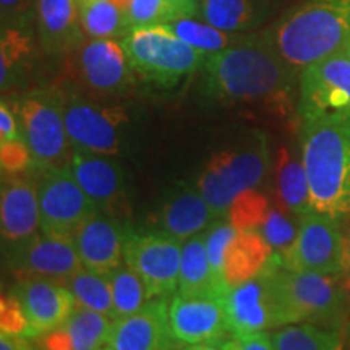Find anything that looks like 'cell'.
Segmentation results:
<instances>
[{"label": "cell", "instance_id": "7", "mask_svg": "<svg viewBox=\"0 0 350 350\" xmlns=\"http://www.w3.org/2000/svg\"><path fill=\"white\" fill-rule=\"evenodd\" d=\"M12 107L18 120L21 142L33 156V169L68 164L73 148L65 126L64 94L33 91L16 99Z\"/></svg>", "mask_w": 350, "mask_h": 350}, {"label": "cell", "instance_id": "35", "mask_svg": "<svg viewBox=\"0 0 350 350\" xmlns=\"http://www.w3.org/2000/svg\"><path fill=\"white\" fill-rule=\"evenodd\" d=\"M299 221L300 217L287 211L282 204H279V206L271 204L265 221L256 230L268 240L275 255H282L294 243L297 232H299Z\"/></svg>", "mask_w": 350, "mask_h": 350}, {"label": "cell", "instance_id": "49", "mask_svg": "<svg viewBox=\"0 0 350 350\" xmlns=\"http://www.w3.org/2000/svg\"><path fill=\"white\" fill-rule=\"evenodd\" d=\"M112 2H113V3H116V5H117V7H119V8H122V10H124V12H125V8H126V7H129L130 0H112Z\"/></svg>", "mask_w": 350, "mask_h": 350}, {"label": "cell", "instance_id": "38", "mask_svg": "<svg viewBox=\"0 0 350 350\" xmlns=\"http://www.w3.org/2000/svg\"><path fill=\"white\" fill-rule=\"evenodd\" d=\"M237 232L239 229H235L227 217H217L216 221H214L213 224L206 229V248H208L209 261H211L214 273H216L224 282H226L224 279L226 253L232 242V239L237 235Z\"/></svg>", "mask_w": 350, "mask_h": 350}, {"label": "cell", "instance_id": "10", "mask_svg": "<svg viewBox=\"0 0 350 350\" xmlns=\"http://www.w3.org/2000/svg\"><path fill=\"white\" fill-rule=\"evenodd\" d=\"M64 94V117L72 148L117 156L130 131V113L122 106H104L78 94Z\"/></svg>", "mask_w": 350, "mask_h": 350}, {"label": "cell", "instance_id": "25", "mask_svg": "<svg viewBox=\"0 0 350 350\" xmlns=\"http://www.w3.org/2000/svg\"><path fill=\"white\" fill-rule=\"evenodd\" d=\"M229 286L214 273L206 248V230L183 242L178 291L180 295L224 297Z\"/></svg>", "mask_w": 350, "mask_h": 350}, {"label": "cell", "instance_id": "28", "mask_svg": "<svg viewBox=\"0 0 350 350\" xmlns=\"http://www.w3.org/2000/svg\"><path fill=\"white\" fill-rule=\"evenodd\" d=\"M275 185H278V198L287 211L301 217L304 214L313 211L312 191L306 174L304 159L295 154L291 148L284 146L279 151L278 167H275Z\"/></svg>", "mask_w": 350, "mask_h": 350}, {"label": "cell", "instance_id": "5", "mask_svg": "<svg viewBox=\"0 0 350 350\" xmlns=\"http://www.w3.org/2000/svg\"><path fill=\"white\" fill-rule=\"evenodd\" d=\"M120 41L135 72L163 88H172L191 77L206 60V55L183 42L164 25L131 28Z\"/></svg>", "mask_w": 350, "mask_h": 350}, {"label": "cell", "instance_id": "41", "mask_svg": "<svg viewBox=\"0 0 350 350\" xmlns=\"http://www.w3.org/2000/svg\"><path fill=\"white\" fill-rule=\"evenodd\" d=\"M36 0H0L2 28L8 26H31L34 23Z\"/></svg>", "mask_w": 350, "mask_h": 350}, {"label": "cell", "instance_id": "47", "mask_svg": "<svg viewBox=\"0 0 350 350\" xmlns=\"http://www.w3.org/2000/svg\"><path fill=\"white\" fill-rule=\"evenodd\" d=\"M344 275H350V227L344 232Z\"/></svg>", "mask_w": 350, "mask_h": 350}, {"label": "cell", "instance_id": "51", "mask_svg": "<svg viewBox=\"0 0 350 350\" xmlns=\"http://www.w3.org/2000/svg\"><path fill=\"white\" fill-rule=\"evenodd\" d=\"M104 350H112L111 347H104Z\"/></svg>", "mask_w": 350, "mask_h": 350}, {"label": "cell", "instance_id": "19", "mask_svg": "<svg viewBox=\"0 0 350 350\" xmlns=\"http://www.w3.org/2000/svg\"><path fill=\"white\" fill-rule=\"evenodd\" d=\"M126 230L111 214L98 211L73 235V243L83 268L109 275L124 260Z\"/></svg>", "mask_w": 350, "mask_h": 350}, {"label": "cell", "instance_id": "23", "mask_svg": "<svg viewBox=\"0 0 350 350\" xmlns=\"http://www.w3.org/2000/svg\"><path fill=\"white\" fill-rule=\"evenodd\" d=\"M216 219L198 187L178 185L170 191L157 211L156 227L170 237L185 242L206 230Z\"/></svg>", "mask_w": 350, "mask_h": 350}, {"label": "cell", "instance_id": "42", "mask_svg": "<svg viewBox=\"0 0 350 350\" xmlns=\"http://www.w3.org/2000/svg\"><path fill=\"white\" fill-rule=\"evenodd\" d=\"M227 344H229V350H274L271 332L268 331L230 336Z\"/></svg>", "mask_w": 350, "mask_h": 350}, {"label": "cell", "instance_id": "50", "mask_svg": "<svg viewBox=\"0 0 350 350\" xmlns=\"http://www.w3.org/2000/svg\"><path fill=\"white\" fill-rule=\"evenodd\" d=\"M344 52H345V54H347V55L350 57V42L347 44V47H345V49H344Z\"/></svg>", "mask_w": 350, "mask_h": 350}, {"label": "cell", "instance_id": "31", "mask_svg": "<svg viewBox=\"0 0 350 350\" xmlns=\"http://www.w3.org/2000/svg\"><path fill=\"white\" fill-rule=\"evenodd\" d=\"M86 38L122 39L129 33L125 12L112 0H77Z\"/></svg>", "mask_w": 350, "mask_h": 350}, {"label": "cell", "instance_id": "8", "mask_svg": "<svg viewBox=\"0 0 350 350\" xmlns=\"http://www.w3.org/2000/svg\"><path fill=\"white\" fill-rule=\"evenodd\" d=\"M36 170L41 232L73 239L77 230L99 208L77 182L68 164Z\"/></svg>", "mask_w": 350, "mask_h": 350}, {"label": "cell", "instance_id": "40", "mask_svg": "<svg viewBox=\"0 0 350 350\" xmlns=\"http://www.w3.org/2000/svg\"><path fill=\"white\" fill-rule=\"evenodd\" d=\"M0 327H2V332H5V334H28V321H26L25 312L21 308L20 300L12 292L2 297V304H0Z\"/></svg>", "mask_w": 350, "mask_h": 350}, {"label": "cell", "instance_id": "6", "mask_svg": "<svg viewBox=\"0 0 350 350\" xmlns=\"http://www.w3.org/2000/svg\"><path fill=\"white\" fill-rule=\"evenodd\" d=\"M275 282L291 317V325H313L342 329L347 317L344 275H325L284 268L275 255Z\"/></svg>", "mask_w": 350, "mask_h": 350}, {"label": "cell", "instance_id": "48", "mask_svg": "<svg viewBox=\"0 0 350 350\" xmlns=\"http://www.w3.org/2000/svg\"><path fill=\"white\" fill-rule=\"evenodd\" d=\"M342 282H344V292H345V304H347V312L350 317V275H344Z\"/></svg>", "mask_w": 350, "mask_h": 350}, {"label": "cell", "instance_id": "4", "mask_svg": "<svg viewBox=\"0 0 350 350\" xmlns=\"http://www.w3.org/2000/svg\"><path fill=\"white\" fill-rule=\"evenodd\" d=\"M269 165L268 135L260 130H248L211 157L196 187L216 217H226L239 195L261 185L269 172Z\"/></svg>", "mask_w": 350, "mask_h": 350}, {"label": "cell", "instance_id": "15", "mask_svg": "<svg viewBox=\"0 0 350 350\" xmlns=\"http://www.w3.org/2000/svg\"><path fill=\"white\" fill-rule=\"evenodd\" d=\"M7 262L23 278H47L62 282L83 268L72 239L54 237L44 232L10 243Z\"/></svg>", "mask_w": 350, "mask_h": 350}, {"label": "cell", "instance_id": "26", "mask_svg": "<svg viewBox=\"0 0 350 350\" xmlns=\"http://www.w3.org/2000/svg\"><path fill=\"white\" fill-rule=\"evenodd\" d=\"M275 255L258 230H239L227 248L224 279L227 286L243 284L261 273Z\"/></svg>", "mask_w": 350, "mask_h": 350}, {"label": "cell", "instance_id": "27", "mask_svg": "<svg viewBox=\"0 0 350 350\" xmlns=\"http://www.w3.org/2000/svg\"><path fill=\"white\" fill-rule=\"evenodd\" d=\"M200 16L226 33L247 34L269 16L266 0H200Z\"/></svg>", "mask_w": 350, "mask_h": 350}, {"label": "cell", "instance_id": "44", "mask_svg": "<svg viewBox=\"0 0 350 350\" xmlns=\"http://www.w3.org/2000/svg\"><path fill=\"white\" fill-rule=\"evenodd\" d=\"M0 350H34V345L26 336L2 332V336H0Z\"/></svg>", "mask_w": 350, "mask_h": 350}, {"label": "cell", "instance_id": "43", "mask_svg": "<svg viewBox=\"0 0 350 350\" xmlns=\"http://www.w3.org/2000/svg\"><path fill=\"white\" fill-rule=\"evenodd\" d=\"M0 138H2V142L21 139L15 111L5 99H2V104H0Z\"/></svg>", "mask_w": 350, "mask_h": 350}, {"label": "cell", "instance_id": "12", "mask_svg": "<svg viewBox=\"0 0 350 350\" xmlns=\"http://www.w3.org/2000/svg\"><path fill=\"white\" fill-rule=\"evenodd\" d=\"M278 258L287 269L344 275V232L340 219L314 209L304 214L294 243Z\"/></svg>", "mask_w": 350, "mask_h": 350}, {"label": "cell", "instance_id": "33", "mask_svg": "<svg viewBox=\"0 0 350 350\" xmlns=\"http://www.w3.org/2000/svg\"><path fill=\"white\" fill-rule=\"evenodd\" d=\"M109 281L112 287L113 297V314L112 319H120L137 313L143 308L148 300L146 287L139 275L130 269L129 266L122 265L112 274H109Z\"/></svg>", "mask_w": 350, "mask_h": 350}, {"label": "cell", "instance_id": "17", "mask_svg": "<svg viewBox=\"0 0 350 350\" xmlns=\"http://www.w3.org/2000/svg\"><path fill=\"white\" fill-rule=\"evenodd\" d=\"M106 345L112 350H182L170 329L169 300H150L137 313L113 319Z\"/></svg>", "mask_w": 350, "mask_h": 350}, {"label": "cell", "instance_id": "45", "mask_svg": "<svg viewBox=\"0 0 350 350\" xmlns=\"http://www.w3.org/2000/svg\"><path fill=\"white\" fill-rule=\"evenodd\" d=\"M178 16H200V0H169Z\"/></svg>", "mask_w": 350, "mask_h": 350}, {"label": "cell", "instance_id": "14", "mask_svg": "<svg viewBox=\"0 0 350 350\" xmlns=\"http://www.w3.org/2000/svg\"><path fill=\"white\" fill-rule=\"evenodd\" d=\"M75 52L80 80L94 93L122 94L133 85L137 72L120 39L86 38Z\"/></svg>", "mask_w": 350, "mask_h": 350}, {"label": "cell", "instance_id": "52", "mask_svg": "<svg viewBox=\"0 0 350 350\" xmlns=\"http://www.w3.org/2000/svg\"><path fill=\"white\" fill-rule=\"evenodd\" d=\"M103 350H104V349H103Z\"/></svg>", "mask_w": 350, "mask_h": 350}, {"label": "cell", "instance_id": "36", "mask_svg": "<svg viewBox=\"0 0 350 350\" xmlns=\"http://www.w3.org/2000/svg\"><path fill=\"white\" fill-rule=\"evenodd\" d=\"M271 208V201L268 196H265L256 188L243 191L230 204L227 219L230 224L239 230H256L265 221L266 214Z\"/></svg>", "mask_w": 350, "mask_h": 350}, {"label": "cell", "instance_id": "16", "mask_svg": "<svg viewBox=\"0 0 350 350\" xmlns=\"http://www.w3.org/2000/svg\"><path fill=\"white\" fill-rule=\"evenodd\" d=\"M12 294L20 300L28 338H41L64 325L77 308V299L62 281L47 278H23Z\"/></svg>", "mask_w": 350, "mask_h": 350}, {"label": "cell", "instance_id": "13", "mask_svg": "<svg viewBox=\"0 0 350 350\" xmlns=\"http://www.w3.org/2000/svg\"><path fill=\"white\" fill-rule=\"evenodd\" d=\"M344 112H350V57L342 51L301 70L297 113L304 122Z\"/></svg>", "mask_w": 350, "mask_h": 350}, {"label": "cell", "instance_id": "30", "mask_svg": "<svg viewBox=\"0 0 350 350\" xmlns=\"http://www.w3.org/2000/svg\"><path fill=\"white\" fill-rule=\"evenodd\" d=\"M274 350H342V331L295 323L271 332Z\"/></svg>", "mask_w": 350, "mask_h": 350}, {"label": "cell", "instance_id": "32", "mask_svg": "<svg viewBox=\"0 0 350 350\" xmlns=\"http://www.w3.org/2000/svg\"><path fill=\"white\" fill-rule=\"evenodd\" d=\"M72 294L75 295L77 304L94 312L107 314L112 318L113 314V297L109 275L93 273V271L81 268L78 273L70 275L64 281Z\"/></svg>", "mask_w": 350, "mask_h": 350}, {"label": "cell", "instance_id": "20", "mask_svg": "<svg viewBox=\"0 0 350 350\" xmlns=\"http://www.w3.org/2000/svg\"><path fill=\"white\" fill-rule=\"evenodd\" d=\"M68 165L99 211L111 214L124 203V170L112 156L73 148Z\"/></svg>", "mask_w": 350, "mask_h": 350}, {"label": "cell", "instance_id": "9", "mask_svg": "<svg viewBox=\"0 0 350 350\" xmlns=\"http://www.w3.org/2000/svg\"><path fill=\"white\" fill-rule=\"evenodd\" d=\"M275 255L269 265L250 281L229 287L224 306L230 336L271 331L291 325V317L284 304L274 275Z\"/></svg>", "mask_w": 350, "mask_h": 350}, {"label": "cell", "instance_id": "18", "mask_svg": "<svg viewBox=\"0 0 350 350\" xmlns=\"http://www.w3.org/2000/svg\"><path fill=\"white\" fill-rule=\"evenodd\" d=\"M169 323L183 345L226 339L229 332L224 297L175 294L169 304Z\"/></svg>", "mask_w": 350, "mask_h": 350}, {"label": "cell", "instance_id": "2", "mask_svg": "<svg viewBox=\"0 0 350 350\" xmlns=\"http://www.w3.org/2000/svg\"><path fill=\"white\" fill-rule=\"evenodd\" d=\"M300 124V152L312 208L338 219L350 216V112Z\"/></svg>", "mask_w": 350, "mask_h": 350}, {"label": "cell", "instance_id": "1", "mask_svg": "<svg viewBox=\"0 0 350 350\" xmlns=\"http://www.w3.org/2000/svg\"><path fill=\"white\" fill-rule=\"evenodd\" d=\"M204 90L230 104H266L286 113L294 107L300 72L284 59L269 31L245 34L237 44L206 57Z\"/></svg>", "mask_w": 350, "mask_h": 350}, {"label": "cell", "instance_id": "3", "mask_svg": "<svg viewBox=\"0 0 350 350\" xmlns=\"http://www.w3.org/2000/svg\"><path fill=\"white\" fill-rule=\"evenodd\" d=\"M268 31L284 59L301 72L347 47L350 0H306Z\"/></svg>", "mask_w": 350, "mask_h": 350}, {"label": "cell", "instance_id": "29", "mask_svg": "<svg viewBox=\"0 0 350 350\" xmlns=\"http://www.w3.org/2000/svg\"><path fill=\"white\" fill-rule=\"evenodd\" d=\"M169 31L178 36L183 42L191 46L201 54L211 55L237 44L245 34H232L216 28L203 18L196 16H177L164 23ZM248 34V33H247Z\"/></svg>", "mask_w": 350, "mask_h": 350}, {"label": "cell", "instance_id": "11", "mask_svg": "<svg viewBox=\"0 0 350 350\" xmlns=\"http://www.w3.org/2000/svg\"><path fill=\"white\" fill-rule=\"evenodd\" d=\"M182 240L161 230L126 232L124 260L139 275L146 287L148 300H170L178 291Z\"/></svg>", "mask_w": 350, "mask_h": 350}, {"label": "cell", "instance_id": "24", "mask_svg": "<svg viewBox=\"0 0 350 350\" xmlns=\"http://www.w3.org/2000/svg\"><path fill=\"white\" fill-rule=\"evenodd\" d=\"M113 319L78 305L57 329L41 336V350H103Z\"/></svg>", "mask_w": 350, "mask_h": 350}, {"label": "cell", "instance_id": "21", "mask_svg": "<svg viewBox=\"0 0 350 350\" xmlns=\"http://www.w3.org/2000/svg\"><path fill=\"white\" fill-rule=\"evenodd\" d=\"M0 221L2 237L8 243L21 242L41 229L36 180L21 174H3Z\"/></svg>", "mask_w": 350, "mask_h": 350}, {"label": "cell", "instance_id": "46", "mask_svg": "<svg viewBox=\"0 0 350 350\" xmlns=\"http://www.w3.org/2000/svg\"><path fill=\"white\" fill-rule=\"evenodd\" d=\"M227 339L221 340H211V342H200V344H188L183 345L182 350H229V344Z\"/></svg>", "mask_w": 350, "mask_h": 350}, {"label": "cell", "instance_id": "34", "mask_svg": "<svg viewBox=\"0 0 350 350\" xmlns=\"http://www.w3.org/2000/svg\"><path fill=\"white\" fill-rule=\"evenodd\" d=\"M33 36L29 26H8L2 28V44H0V85L5 91L16 72L31 54Z\"/></svg>", "mask_w": 350, "mask_h": 350}, {"label": "cell", "instance_id": "37", "mask_svg": "<svg viewBox=\"0 0 350 350\" xmlns=\"http://www.w3.org/2000/svg\"><path fill=\"white\" fill-rule=\"evenodd\" d=\"M129 28L164 25L177 18L178 13L169 0H130L125 8Z\"/></svg>", "mask_w": 350, "mask_h": 350}, {"label": "cell", "instance_id": "39", "mask_svg": "<svg viewBox=\"0 0 350 350\" xmlns=\"http://www.w3.org/2000/svg\"><path fill=\"white\" fill-rule=\"evenodd\" d=\"M0 163H2L3 174H21L25 169H33V156L21 139L2 142L0 143Z\"/></svg>", "mask_w": 350, "mask_h": 350}, {"label": "cell", "instance_id": "22", "mask_svg": "<svg viewBox=\"0 0 350 350\" xmlns=\"http://www.w3.org/2000/svg\"><path fill=\"white\" fill-rule=\"evenodd\" d=\"M34 25L39 46L51 57L75 52L86 38L77 0H36Z\"/></svg>", "mask_w": 350, "mask_h": 350}]
</instances>
